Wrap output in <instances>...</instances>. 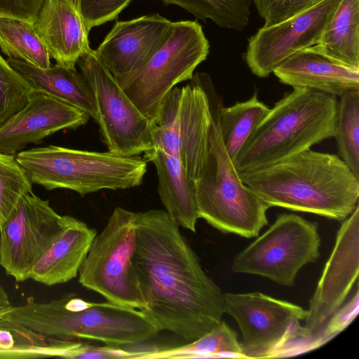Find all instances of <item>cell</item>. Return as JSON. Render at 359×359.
<instances>
[{
	"label": "cell",
	"instance_id": "obj_12",
	"mask_svg": "<svg viewBox=\"0 0 359 359\" xmlns=\"http://www.w3.org/2000/svg\"><path fill=\"white\" fill-rule=\"evenodd\" d=\"M96 102V123L108 151L132 156L153 147V124L126 95L113 74L90 49L77 62Z\"/></svg>",
	"mask_w": 359,
	"mask_h": 359
},
{
	"label": "cell",
	"instance_id": "obj_7",
	"mask_svg": "<svg viewBox=\"0 0 359 359\" xmlns=\"http://www.w3.org/2000/svg\"><path fill=\"white\" fill-rule=\"evenodd\" d=\"M217 100L209 75L196 72L166 95L152 128L153 147L177 156L194 181L208 155L210 128L220 104Z\"/></svg>",
	"mask_w": 359,
	"mask_h": 359
},
{
	"label": "cell",
	"instance_id": "obj_17",
	"mask_svg": "<svg viewBox=\"0 0 359 359\" xmlns=\"http://www.w3.org/2000/svg\"><path fill=\"white\" fill-rule=\"evenodd\" d=\"M172 25L158 13L117 21L95 52L114 76L133 72L151 60Z\"/></svg>",
	"mask_w": 359,
	"mask_h": 359
},
{
	"label": "cell",
	"instance_id": "obj_14",
	"mask_svg": "<svg viewBox=\"0 0 359 359\" xmlns=\"http://www.w3.org/2000/svg\"><path fill=\"white\" fill-rule=\"evenodd\" d=\"M342 0H321L280 22L263 26L248 39L244 60L257 76L267 77L285 60L317 45Z\"/></svg>",
	"mask_w": 359,
	"mask_h": 359
},
{
	"label": "cell",
	"instance_id": "obj_9",
	"mask_svg": "<svg viewBox=\"0 0 359 359\" xmlns=\"http://www.w3.org/2000/svg\"><path fill=\"white\" fill-rule=\"evenodd\" d=\"M209 51V41L198 22H173L169 37L144 66L114 78L154 125L166 95L178 83L191 79Z\"/></svg>",
	"mask_w": 359,
	"mask_h": 359
},
{
	"label": "cell",
	"instance_id": "obj_8",
	"mask_svg": "<svg viewBox=\"0 0 359 359\" xmlns=\"http://www.w3.org/2000/svg\"><path fill=\"white\" fill-rule=\"evenodd\" d=\"M224 313L243 334L245 358H273L311 350L313 335L301 326L307 310L262 292L224 294Z\"/></svg>",
	"mask_w": 359,
	"mask_h": 359
},
{
	"label": "cell",
	"instance_id": "obj_21",
	"mask_svg": "<svg viewBox=\"0 0 359 359\" xmlns=\"http://www.w3.org/2000/svg\"><path fill=\"white\" fill-rule=\"evenodd\" d=\"M158 176V193L165 211L174 222L196 232L198 215L194 180L184 170L180 158L152 147L144 152Z\"/></svg>",
	"mask_w": 359,
	"mask_h": 359
},
{
	"label": "cell",
	"instance_id": "obj_11",
	"mask_svg": "<svg viewBox=\"0 0 359 359\" xmlns=\"http://www.w3.org/2000/svg\"><path fill=\"white\" fill-rule=\"evenodd\" d=\"M316 222L296 214H282L234 258L231 271L266 278L291 287L299 271L320 256Z\"/></svg>",
	"mask_w": 359,
	"mask_h": 359
},
{
	"label": "cell",
	"instance_id": "obj_20",
	"mask_svg": "<svg viewBox=\"0 0 359 359\" xmlns=\"http://www.w3.org/2000/svg\"><path fill=\"white\" fill-rule=\"evenodd\" d=\"M96 234L84 222L67 215L63 230L34 266L29 278L48 286L75 278Z\"/></svg>",
	"mask_w": 359,
	"mask_h": 359
},
{
	"label": "cell",
	"instance_id": "obj_3",
	"mask_svg": "<svg viewBox=\"0 0 359 359\" xmlns=\"http://www.w3.org/2000/svg\"><path fill=\"white\" fill-rule=\"evenodd\" d=\"M4 318L46 337L97 341L111 346L144 343L160 332L140 309L90 302L75 294L45 302L27 298Z\"/></svg>",
	"mask_w": 359,
	"mask_h": 359
},
{
	"label": "cell",
	"instance_id": "obj_18",
	"mask_svg": "<svg viewBox=\"0 0 359 359\" xmlns=\"http://www.w3.org/2000/svg\"><path fill=\"white\" fill-rule=\"evenodd\" d=\"M280 82L334 96L359 90V67L346 65L323 53L316 45L300 50L273 72Z\"/></svg>",
	"mask_w": 359,
	"mask_h": 359
},
{
	"label": "cell",
	"instance_id": "obj_33",
	"mask_svg": "<svg viewBox=\"0 0 359 359\" xmlns=\"http://www.w3.org/2000/svg\"><path fill=\"white\" fill-rule=\"evenodd\" d=\"M264 26L287 20L321 0H252Z\"/></svg>",
	"mask_w": 359,
	"mask_h": 359
},
{
	"label": "cell",
	"instance_id": "obj_4",
	"mask_svg": "<svg viewBox=\"0 0 359 359\" xmlns=\"http://www.w3.org/2000/svg\"><path fill=\"white\" fill-rule=\"evenodd\" d=\"M336 97L296 88L277 102L252 131L238 153V174L257 170L334 137Z\"/></svg>",
	"mask_w": 359,
	"mask_h": 359
},
{
	"label": "cell",
	"instance_id": "obj_31",
	"mask_svg": "<svg viewBox=\"0 0 359 359\" xmlns=\"http://www.w3.org/2000/svg\"><path fill=\"white\" fill-rule=\"evenodd\" d=\"M33 90L0 55V125L20 110Z\"/></svg>",
	"mask_w": 359,
	"mask_h": 359
},
{
	"label": "cell",
	"instance_id": "obj_1",
	"mask_svg": "<svg viewBox=\"0 0 359 359\" xmlns=\"http://www.w3.org/2000/svg\"><path fill=\"white\" fill-rule=\"evenodd\" d=\"M132 261L146 303L141 311L159 331L191 341L222 320L224 294L165 210L136 212Z\"/></svg>",
	"mask_w": 359,
	"mask_h": 359
},
{
	"label": "cell",
	"instance_id": "obj_15",
	"mask_svg": "<svg viewBox=\"0 0 359 359\" xmlns=\"http://www.w3.org/2000/svg\"><path fill=\"white\" fill-rule=\"evenodd\" d=\"M359 206L343 221L332 252L310 299L305 328L313 335L341 307L358 280Z\"/></svg>",
	"mask_w": 359,
	"mask_h": 359
},
{
	"label": "cell",
	"instance_id": "obj_22",
	"mask_svg": "<svg viewBox=\"0 0 359 359\" xmlns=\"http://www.w3.org/2000/svg\"><path fill=\"white\" fill-rule=\"evenodd\" d=\"M7 61L33 90L62 100L84 111L96 122L97 111L93 89L76 68L55 64L41 69L20 60L8 58Z\"/></svg>",
	"mask_w": 359,
	"mask_h": 359
},
{
	"label": "cell",
	"instance_id": "obj_28",
	"mask_svg": "<svg viewBox=\"0 0 359 359\" xmlns=\"http://www.w3.org/2000/svg\"><path fill=\"white\" fill-rule=\"evenodd\" d=\"M334 137L341 160L359 177V90L340 96Z\"/></svg>",
	"mask_w": 359,
	"mask_h": 359
},
{
	"label": "cell",
	"instance_id": "obj_34",
	"mask_svg": "<svg viewBox=\"0 0 359 359\" xmlns=\"http://www.w3.org/2000/svg\"><path fill=\"white\" fill-rule=\"evenodd\" d=\"M358 312V291L342 309H339L329 319L326 326L324 325L320 333L313 335L312 349L318 348L334 337L355 318Z\"/></svg>",
	"mask_w": 359,
	"mask_h": 359
},
{
	"label": "cell",
	"instance_id": "obj_36",
	"mask_svg": "<svg viewBox=\"0 0 359 359\" xmlns=\"http://www.w3.org/2000/svg\"><path fill=\"white\" fill-rule=\"evenodd\" d=\"M8 295L0 284V319L3 318L13 308Z\"/></svg>",
	"mask_w": 359,
	"mask_h": 359
},
{
	"label": "cell",
	"instance_id": "obj_27",
	"mask_svg": "<svg viewBox=\"0 0 359 359\" xmlns=\"http://www.w3.org/2000/svg\"><path fill=\"white\" fill-rule=\"evenodd\" d=\"M0 48L8 58L41 69L51 66L50 57L33 23L11 17H0Z\"/></svg>",
	"mask_w": 359,
	"mask_h": 359
},
{
	"label": "cell",
	"instance_id": "obj_5",
	"mask_svg": "<svg viewBox=\"0 0 359 359\" xmlns=\"http://www.w3.org/2000/svg\"><path fill=\"white\" fill-rule=\"evenodd\" d=\"M15 156L32 183L47 190L69 189L81 196L138 187L147 169V161L139 156L54 145L23 150Z\"/></svg>",
	"mask_w": 359,
	"mask_h": 359
},
{
	"label": "cell",
	"instance_id": "obj_29",
	"mask_svg": "<svg viewBox=\"0 0 359 359\" xmlns=\"http://www.w3.org/2000/svg\"><path fill=\"white\" fill-rule=\"evenodd\" d=\"M179 6L196 18L213 21L222 28L243 30L248 25L252 0H162Z\"/></svg>",
	"mask_w": 359,
	"mask_h": 359
},
{
	"label": "cell",
	"instance_id": "obj_25",
	"mask_svg": "<svg viewBox=\"0 0 359 359\" xmlns=\"http://www.w3.org/2000/svg\"><path fill=\"white\" fill-rule=\"evenodd\" d=\"M245 358L236 332L221 320L210 331L184 345L150 351L145 358Z\"/></svg>",
	"mask_w": 359,
	"mask_h": 359
},
{
	"label": "cell",
	"instance_id": "obj_6",
	"mask_svg": "<svg viewBox=\"0 0 359 359\" xmlns=\"http://www.w3.org/2000/svg\"><path fill=\"white\" fill-rule=\"evenodd\" d=\"M218 109L210 128L206 162L194 181L198 215L222 232L257 237L268 224L270 207L242 182L222 142Z\"/></svg>",
	"mask_w": 359,
	"mask_h": 359
},
{
	"label": "cell",
	"instance_id": "obj_30",
	"mask_svg": "<svg viewBox=\"0 0 359 359\" xmlns=\"http://www.w3.org/2000/svg\"><path fill=\"white\" fill-rule=\"evenodd\" d=\"M32 193V182L16 156L0 152V228L20 199Z\"/></svg>",
	"mask_w": 359,
	"mask_h": 359
},
{
	"label": "cell",
	"instance_id": "obj_24",
	"mask_svg": "<svg viewBox=\"0 0 359 359\" xmlns=\"http://www.w3.org/2000/svg\"><path fill=\"white\" fill-rule=\"evenodd\" d=\"M255 93L244 102L218 109V121L224 149L233 162L252 131L269 111Z\"/></svg>",
	"mask_w": 359,
	"mask_h": 359
},
{
	"label": "cell",
	"instance_id": "obj_32",
	"mask_svg": "<svg viewBox=\"0 0 359 359\" xmlns=\"http://www.w3.org/2000/svg\"><path fill=\"white\" fill-rule=\"evenodd\" d=\"M80 14L87 31L112 21L132 0H68Z\"/></svg>",
	"mask_w": 359,
	"mask_h": 359
},
{
	"label": "cell",
	"instance_id": "obj_2",
	"mask_svg": "<svg viewBox=\"0 0 359 359\" xmlns=\"http://www.w3.org/2000/svg\"><path fill=\"white\" fill-rule=\"evenodd\" d=\"M238 175L270 208L344 221L358 205L359 177L335 154L309 149L272 165Z\"/></svg>",
	"mask_w": 359,
	"mask_h": 359
},
{
	"label": "cell",
	"instance_id": "obj_16",
	"mask_svg": "<svg viewBox=\"0 0 359 359\" xmlns=\"http://www.w3.org/2000/svg\"><path fill=\"white\" fill-rule=\"evenodd\" d=\"M90 116L46 93L33 90L27 104L0 125V152L15 155L61 130L76 129Z\"/></svg>",
	"mask_w": 359,
	"mask_h": 359
},
{
	"label": "cell",
	"instance_id": "obj_23",
	"mask_svg": "<svg viewBox=\"0 0 359 359\" xmlns=\"http://www.w3.org/2000/svg\"><path fill=\"white\" fill-rule=\"evenodd\" d=\"M346 65L359 67V0H342L316 45Z\"/></svg>",
	"mask_w": 359,
	"mask_h": 359
},
{
	"label": "cell",
	"instance_id": "obj_10",
	"mask_svg": "<svg viewBox=\"0 0 359 359\" xmlns=\"http://www.w3.org/2000/svg\"><path fill=\"white\" fill-rule=\"evenodd\" d=\"M136 212L114 209L95 236L79 271V282L108 302L140 310L146 307L133 264Z\"/></svg>",
	"mask_w": 359,
	"mask_h": 359
},
{
	"label": "cell",
	"instance_id": "obj_19",
	"mask_svg": "<svg viewBox=\"0 0 359 359\" xmlns=\"http://www.w3.org/2000/svg\"><path fill=\"white\" fill-rule=\"evenodd\" d=\"M33 26L57 65L76 68L80 57L91 49L89 32L68 0H45Z\"/></svg>",
	"mask_w": 359,
	"mask_h": 359
},
{
	"label": "cell",
	"instance_id": "obj_26",
	"mask_svg": "<svg viewBox=\"0 0 359 359\" xmlns=\"http://www.w3.org/2000/svg\"><path fill=\"white\" fill-rule=\"evenodd\" d=\"M65 340L51 339L0 319V358H63Z\"/></svg>",
	"mask_w": 359,
	"mask_h": 359
},
{
	"label": "cell",
	"instance_id": "obj_13",
	"mask_svg": "<svg viewBox=\"0 0 359 359\" xmlns=\"http://www.w3.org/2000/svg\"><path fill=\"white\" fill-rule=\"evenodd\" d=\"M60 215L34 193L25 195L0 228V266L17 282L29 278L34 266L63 230Z\"/></svg>",
	"mask_w": 359,
	"mask_h": 359
},
{
	"label": "cell",
	"instance_id": "obj_35",
	"mask_svg": "<svg viewBox=\"0 0 359 359\" xmlns=\"http://www.w3.org/2000/svg\"><path fill=\"white\" fill-rule=\"evenodd\" d=\"M45 0H0V17H11L33 23Z\"/></svg>",
	"mask_w": 359,
	"mask_h": 359
}]
</instances>
